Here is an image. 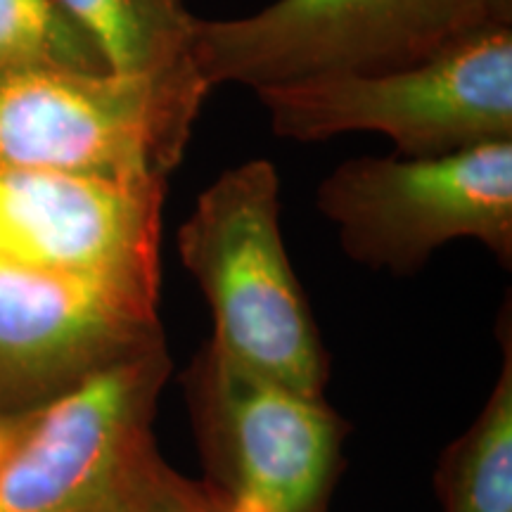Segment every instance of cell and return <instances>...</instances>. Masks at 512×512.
Segmentation results:
<instances>
[{"label":"cell","mask_w":512,"mask_h":512,"mask_svg":"<svg viewBox=\"0 0 512 512\" xmlns=\"http://www.w3.org/2000/svg\"><path fill=\"white\" fill-rule=\"evenodd\" d=\"M280 207L268 159L230 166L178 228V256L207 299L209 342L223 356L299 394L325 396L328 351L287 256Z\"/></svg>","instance_id":"cell-1"},{"label":"cell","mask_w":512,"mask_h":512,"mask_svg":"<svg viewBox=\"0 0 512 512\" xmlns=\"http://www.w3.org/2000/svg\"><path fill=\"white\" fill-rule=\"evenodd\" d=\"M273 131L325 140L380 133L403 157L512 140V24H489L427 60L256 88Z\"/></svg>","instance_id":"cell-2"},{"label":"cell","mask_w":512,"mask_h":512,"mask_svg":"<svg viewBox=\"0 0 512 512\" xmlns=\"http://www.w3.org/2000/svg\"><path fill=\"white\" fill-rule=\"evenodd\" d=\"M209 86L195 67L155 76L72 69L0 74V166L166 183Z\"/></svg>","instance_id":"cell-3"},{"label":"cell","mask_w":512,"mask_h":512,"mask_svg":"<svg viewBox=\"0 0 512 512\" xmlns=\"http://www.w3.org/2000/svg\"><path fill=\"white\" fill-rule=\"evenodd\" d=\"M489 24H512V8L503 0H275L249 17L192 19V62L209 88L256 91L406 67Z\"/></svg>","instance_id":"cell-4"},{"label":"cell","mask_w":512,"mask_h":512,"mask_svg":"<svg viewBox=\"0 0 512 512\" xmlns=\"http://www.w3.org/2000/svg\"><path fill=\"white\" fill-rule=\"evenodd\" d=\"M204 489L223 512H328L349 427L325 396L238 366L207 342L183 373Z\"/></svg>","instance_id":"cell-5"},{"label":"cell","mask_w":512,"mask_h":512,"mask_svg":"<svg viewBox=\"0 0 512 512\" xmlns=\"http://www.w3.org/2000/svg\"><path fill=\"white\" fill-rule=\"evenodd\" d=\"M316 207L344 254L411 275L453 240H477L512 264V140L432 157H358L318 185Z\"/></svg>","instance_id":"cell-6"},{"label":"cell","mask_w":512,"mask_h":512,"mask_svg":"<svg viewBox=\"0 0 512 512\" xmlns=\"http://www.w3.org/2000/svg\"><path fill=\"white\" fill-rule=\"evenodd\" d=\"M171 358L166 342L0 413V512H126Z\"/></svg>","instance_id":"cell-7"},{"label":"cell","mask_w":512,"mask_h":512,"mask_svg":"<svg viewBox=\"0 0 512 512\" xmlns=\"http://www.w3.org/2000/svg\"><path fill=\"white\" fill-rule=\"evenodd\" d=\"M166 183L0 166V259L98 280L159 302Z\"/></svg>","instance_id":"cell-8"},{"label":"cell","mask_w":512,"mask_h":512,"mask_svg":"<svg viewBox=\"0 0 512 512\" xmlns=\"http://www.w3.org/2000/svg\"><path fill=\"white\" fill-rule=\"evenodd\" d=\"M159 342L155 304L81 275L0 259V413L53 399Z\"/></svg>","instance_id":"cell-9"},{"label":"cell","mask_w":512,"mask_h":512,"mask_svg":"<svg viewBox=\"0 0 512 512\" xmlns=\"http://www.w3.org/2000/svg\"><path fill=\"white\" fill-rule=\"evenodd\" d=\"M107 72L155 76L192 69V17L169 0H55Z\"/></svg>","instance_id":"cell-10"},{"label":"cell","mask_w":512,"mask_h":512,"mask_svg":"<svg viewBox=\"0 0 512 512\" xmlns=\"http://www.w3.org/2000/svg\"><path fill=\"white\" fill-rule=\"evenodd\" d=\"M501 375L477 420L441 456V512H512V337L505 325Z\"/></svg>","instance_id":"cell-11"},{"label":"cell","mask_w":512,"mask_h":512,"mask_svg":"<svg viewBox=\"0 0 512 512\" xmlns=\"http://www.w3.org/2000/svg\"><path fill=\"white\" fill-rule=\"evenodd\" d=\"M19 69L107 72L93 43L55 0H0V74Z\"/></svg>","instance_id":"cell-12"},{"label":"cell","mask_w":512,"mask_h":512,"mask_svg":"<svg viewBox=\"0 0 512 512\" xmlns=\"http://www.w3.org/2000/svg\"><path fill=\"white\" fill-rule=\"evenodd\" d=\"M126 512H223L202 482H192L159 456L155 441L133 467Z\"/></svg>","instance_id":"cell-13"},{"label":"cell","mask_w":512,"mask_h":512,"mask_svg":"<svg viewBox=\"0 0 512 512\" xmlns=\"http://www.w3.org/2000/svg\"><path fill=\"white\" fill-rule=\"evenodd\" d=\"M169 3H176V5H183V0H169Z\"/></svg>","instance_id":"cell-14"}]
</instances>
